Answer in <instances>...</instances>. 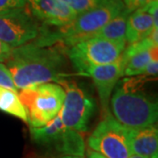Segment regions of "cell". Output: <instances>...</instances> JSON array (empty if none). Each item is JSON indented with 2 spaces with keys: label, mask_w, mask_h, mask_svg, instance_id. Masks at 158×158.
Returning <instances> with one entry per match:
<instances>
[{
  "label": "cell",
  "mask_w": 158,
  "mask_h": 158,
  "mask_svg": "<svg viewBox=\"0 0 158 158\" xmlns=\"http://www.w3.org/2000/svg\"><path fill=\"white\" fill-rule=\"evenodd\" d=\"M62 87L65 98L59 116L64 126L77 132H86L95 110L90 95L73 81L62 79L57 83Z\"/></svg>",
  "instance_id": "cell-7"
},
{
  "label": "cell",
  "mask_w": 158,
  "mask_h": 158,
  "mask_svg": "<svg viewBox=\"0 0 158 158\" xmlns=\"http://www.w3.org/2000/svg\"><path fill=\"white\" fill-rule=\"evenodd\" d=\"M158 34L152 32L146 39L130 44L121 54L125 64L123 76L141 75L148 63L157 57Z\"/></svg>",
  "instance_id": "cell-10"
},
{
  "label": "cell",
  "mask_w": 158,
  "mask_h": 158,
  "mask_svg": "<svg viewBox=\"0 0 158 158\" xmlns=\"http://www.w3.org/2000/svg\"><path fill=\"white\" fill-rule=\"evenodd\" d=\"M19 100L31 127H40L59 114L65 98L62 87L56 83H46L20 90Z\"/></svg>",
  "instance_id": "cell-4"
},
{
  "label": "cell",
  "mask_w": 158,
  "mask_h": 158,
  "mask_svg": "<svg viewBox=\"0 0 158 158\" xmlns=\"http://www.w3.org/2000/svg\"><path fill=\"white\" fill-rule=\"evenodd\" d=\"M27 5V0H0V14L23 10Z\"/></svg>",
  "instance_id": "cell-18"
},
{
  "label": "cell",
  "mask_w": 158,
  "mask_h": 158,
  "mask_svg": "<svg viewBox=\"0 0 158 158\" xmlns=\"http://www.w3.org/2000/svg\"><path fill=\"white\" fill-rule=\"evenodd\" d=\"M128 132L129 128L108 113L90 135L88 145L91 150L107 158H128L132 155Z\"/></svg>",
  "instance_id": "cell-6"
},
{
  "label": "cell",
  "mask_w": 158,
  "mask_h": 158,
  "mask_svg": "<svg viewBox=\"0 0 158 158\" xmlns=\"http://www.w3.org/2000/svg\"><path fill=\"white\" fill-rule=\"evenodd\" d=\"M62 1L69 6L73 11H76V13L78 15L86 11L96 9L102 5L106 4L109 0H62Z\"/></svg>",
  "instance_id": "cell-17"
},
{
  "label": "cell",
  "mask_w": 158,
  "mask_h": 158,
  "mask_svg": "<svg viewBox=\"0 0 158 158\" xmlns=\"http://www.w3.org/2000/svg\"><path fill=\"white\" fill-rule=\"evenodd\" d=\"M128 158H147L143 156H140V155H136V154H132Z\"/></svg>",
  "instance_id": "cell-24"
},
{
  "label": "cell",
  "mask_w": 158,
  "mask_h": 158,
  "mask_svg": "<svg viewBox=\"0 0 158 158\" xmlns=\"http://www.w3.org/2000/svg\"><path fill=\"white\" fill-rule=\"evenodd\" d=\"M6 67L18 90L66 79V58L56 47H40L32 42L14 48Z\"/></svg>",
  "instance_id": "cell-1"
},
{
  "label": "cell",
  "mask_w": 158,
  "mask_h": 158,
  "mask_svg": "<svg viewBox=\"0 0 158 158\" xmlns=\"http://www.w3.org/2000/svg\"><path fill=\"white\" fill-rule=\"evenodd\" d=\"M27 5L32 16L48 27H61L77 16L62 0H27Z\"/></svg>",
  "instance_id": "cell-12"
},
{
  "label": "cell",
  "mask_w": 158,
  "mask_h": 158,
  "mask_svg": "<svg viewBox=\"0 0 158 158\" xmlns=\"http://www.w3.org/2000/svg\"><path fill=\"white\" fill-rule=\"evenodd\" d=\"M125 64L121 56L116 62L90 68L86 75L90 76L96 87L102 110L106 115L110 113V99L114 87L123 77Z\"/></svg>",
  "instance_id": "cell-11"
},
{
  "label": "cell",
  "mask_w": 158,
  "mask_h": 158,
  "mask_svg": "<svg viewBox=\"0 0 158 158\" xmlns=\"http://www.w3.org/2000/svg\"><path fill=\"white\" fill-rule=\"evenodd\" d=\"M155 28L147 6L130 13L127 18L126 40L128 44L139 42L149 36Z\"/></svg>",
  "instance_id": "cell-14"
},
{
  "label": "cell",
  "mask_w": 158,
  "mask_h": 158,
  "mask_svg": "<svg viewBox=\"0 0 158 158\" xmlns=\"http://www.w3.org/2000/svg\"><path fill=\"white\" fill-rule=\"evenodd\" d=\"M122 2L125 9L130 13L146 6L148 4V0H122Z\"/></svg>",
  "instance_id": "cell-20"
},
{
  "label": "cell",
  "mask_w": 158,
  "mask_h": 158,
  "mask_svg": "<svg viewBox=\"0 0 158 158\" xmlns=\"http://www.w3.org/2000/svg\"><path fill=\"white\" fill-rule=\"evenodd\" d=\"M125 9L122 0H109L106 4L78 14L72 22L55 30H40L34 41L40 47H49L61 43L68 47L93 38L100 29Z\"/></svg>",
  "instance_id": "cell-2"
},
{
  "label": "cell",
  "mask_w": 158,
  "mask_h": 158,
  "mask_svg": "<svg viewBox=\"0 0 158 158\" xmlns=\"http://www.w3.org/2000/svg\"><path fill=\"white\" fill-rule=\"evenodd\" d=\"M60 158H84V156H63Z\"/></svg>",
  "instance_id": "cell-25"
},
{
  "label": "cell",
  "mask_w": 158,
  "mask_h": 158,
  "mask_svg": "<svg viewBox=\"0 0 158 158\" xmlns=\"http://www.w3.org/2000/svg\"><path fill=\"white\" fill-rule=\"evenodd\" d=\"M129 14V11L124 9L116 17L111 19L106 26H104L94 37L107 40L116 44L126 47V29Z\"/></svg>",
  "instance_id": "cell-15"
},
{
  "label": "cell",
  "mask_w": 158,
  "mask_h": 158,
  "mask_svg": "<svg viewBox=\"0 0 158 158\" xmlns=\"http://www.w3.org/2000/svg\"><path fill=\"white\" fill-rule=\"evenodd\" d=\"M30 134L34 142L54 148L65 156L85 155L84 138L78 132L64 126L59 114L43 127H30Z\"/></svg>",
  "instance_id": "cell-8"
},
{
  "label": "cell",
  "mask_w": 158,
  "mask_h": 158,
  "mask_svg": "<svg viewBox=\"0 0 158 158\" xmlns=\"http://www.w3.org/2000/svg\"><path fill=\"white\" fill-rule=\"evenodd\" d=\"M0 87L18 92L11 73L3 62H0Z\"/></svg>",
  "instance_id": "cell-19"
},
{
  "label": "cell",
  "mask_w": 158,
  "mask_h": 158,
  "mask_svg": "<svg viewBox=\"0 0 158 158\" xmlns=\"http://www.w3.org/2000/svg\"><path fill=\"white\" fill-rule=\"evenodd\" d=\"M125 48L107 40L93 37L69 47L66 54L76 70L86 75L92 67L116 62Z\"/></svg>",
  "instance_id": "cell-5"
},
{
  "label": "cell",
  "mask_w": 158,
  "mask_h": 158,
  "mask_svg": "<svg viewBox=\"0 0 158 158\" xmlns=\"http://www.w3.org/2000/svg\"><path fill=\"white\" fill-rule=\"evenodd\" d=\"M158 2V0H148V4L149 3H156Z\"/></svg>",
  "instance_id": "cell-26"
},
{
  "label": "cell",
  "mask_w": 158,
  "mask_h": 158,
  "mask_svg": "<svg viewBox=\"0 0 158 158\" xmlns=\"http://www.w3.org/2000/svg\"><path fill=\"white\" fill-rule=\"evenodd\" d=\"M129 146L132 154L151 158L158 152V129L154 125L129 129Z\"/></svg>",
  "instance_id": "cell-13"
},
{
  "label": "cell",
  "mask_w": 158,
  "mask_h": 158,
  "mask_svg": "<svg viewBox=\"0 0 158 158\" xmlns=\"http://www.w3.org/2000/svg\"><path fill=\"white\" fill-rule=\"evenodd\" d=\"M0 110L27 123V113L18 92L0 87Z\"/></svg>",
  "instance_id": "cell-16"
},
{
  "label": "cell",
  "mask_w": 158,
  "mask_h": 158,
  "mask_svg": "<svg viewBox=\"0 0 158 158\" xmlns=\"http://www.w3.org/2000/svg\"><path fill=\"white\" fill-rule=\"evenodd\" d=\"M158 73V58H154L148 63L141 75L145 76H156Z\"/></svg>",
  "instance_id": "cell-21"
},
{
  "label": "cell",
  "mask_w": 158,
  "mask_h": 158,
  "mask_svg": "<svg viewBox=\"0 0 158 158\" xmlns=\"http://www.w3.org/2000/svg\"><path fill=\"white\" fill-rule=\"evenodd\" d=\"M87 158H107L106 156H104L103 155L99 154V153L96 152V151H93V150H88L87 152Z\"/></svg>",
  "instance_id": "cell-23"
},
{
  "label": "cell",
  "mask_w": 158,
  "mask_h": 158,
  "mask_svg": "<svg viewBox=\"0 0 158 158\" xmlns=\"http://www.w3.org/2000/svg\"><path fill=\"white\" fill-rule=\"evenodd\" d=\"M12 48L0 40V62H6L11 56Z\"/></svg>",
  "instance_id": "cell-22"
},
{
  "label": "cell",
  "mask_w": 158,
  "mask_h": 158,
  "mask_svg": "<svg viewBox=\"0 0 158 158\" xmlns=\"http://www.w3.org/2000/svg\"><path fill=\"white\" fill-rule=\"evenodd\" d=\"M110 104L113 118L129 129L152 126L157 121V102L127 85L116 88Z\"/></svg>",
  "instance_id": "cell-3"
},
{
  "label": "cell",
  "mask_w": 158,
  "mask_h": 158,
  "mask_svg": "<svg viewBox=\"0 0 158 158\" xmlns=\"http://www.w3.org/2000/svg\"><path fill=\"white\" fill-rule=\"evenodd\" d=\"M40 30L38 23L26 8L0 14V40L12 48L37 39Z\"/></svg>",
  "instance_id": "cell-9"
}]
</instances>
